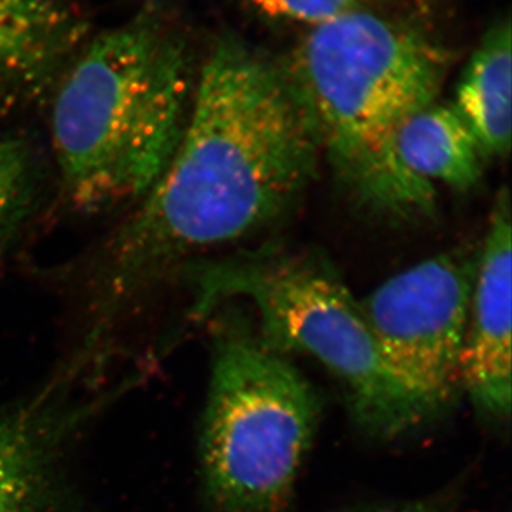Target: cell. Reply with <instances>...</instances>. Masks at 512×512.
Returning a JSON list of instances; mask_svg holds the SVG:
<instances>
[{"mask_svg": "<svg viewBox=\"0 0 512 512\" xmlns=\"http://www.w3.org/2000/svg\"><path fill=\"white\" fill-rule=\"evenodd\" d=\"M311 384L261 339L224 326L214 340L201 431L205 490L221 512H279L319 424Z\"/></svg>", "mask_w": 512, "mask_h": 512, "instance_id": "5b68a950", "label": "cell"}, {"mask_svg": "<svg viewBox=\"0 0 512 512\" xmlns=\"http://www.w3.org/2000/svg\"><path fill=\"white\" fill-rule=\"evenodd\" d=\"M76 23L56 0H0V69H20L57 52Z\"/></svg>", "mask_w": 512, "mask_h": 512, "instance_id": "8fae6325", "label": "cell"}, {"mask_svg": "<svg viewBox=\"0 0 512 512\" xmlns=\"http://www.w3.org/2000/svg\"><path fill=\"white\" fill-rule=\"evenodd\" d=\"M59 429L32 412L0 414V512H47Z\"/></svg>", "mask_w": 512, "mask_h": 512, "instance_id": "30bf717a", "label": "cell"}, {"mask_svg": "<svg viewBox=\"0 0 512 512\" xmlns=\"http://www.w3.org/2000/svg\"><path fill=\"white\" fill-rule=\"evenodd\" d=\"M320 158L318 128L284 60L222 37L201 67L167 170L111 241L104 312L184 255L284 217L315 180Z\"/></svg>", "mask_w": 512, "mask_h": 512, "instance_id": "6da1fadb", "label": "cell"}, {"mask_svg": "<svg viewBox=\"0 0 512 512\" xmlns=\"http://www.w3.org/2000/svg\"><path fill=\"white\" fill-rule=\"evenodd\" d=\"M366 0H248L249 5L271 19L305 23L309 28L365 8Z\"/></svg>", "mask_w": 512, "mask_h": 512, "instance_id": "4fadbf2b", "label": "cell"}, {"mask_svg": "<svg viewBox=\"0 0 512 512\" xmlns=\"http://www.w3.org/2000/svg\"><path fill=\"white\" fill-rule=\"evenodd\" d=\"M190 284L200 318L232 299L251 302L262 342L328 367L345 384L353 416L367 433L392 439L437 413L394 372L360 299L326 262L265 248L194 265Z\"/></svg>", "mask_w": 512, "mask_h": 512, "instance_id": "277c9868", "label": "cell"}, {"mask_svg": "<svg viewBox=\"0 0 512 512\" xmlns=\"http://www.w3.org/2000/svg\"><path fill=\"white\" fill-rule=\"evenodd\" d=\"M35 190L29 148L18 138L0 136V254L28 214Z\"/></svg>", "mask_w": 512, "mask_h": 512, "instance_id": "7c38bea8", "label": "cell"}, {"mask_svg": "<svg viewBox=\"0 0 512 512\" xmlns=\"http://www.w3.org/2000/svg\"><path fill=\"white\" fill-rule=\"evenodd\" d=\"M477 256L460 251L431 256L360 299L387 362L436 412L460 387Z\"/></svg>", "mask_w": 512, "mask_h": 512, "instance_id": "8992f818", "label": "cell"}, {"mask_svg": "<svg viewBox=\"0 0 512 512\" xmlns=\"http://www.w3.org/2000/svg\"><path fill=\"white\" fill-rule=\"evenodd\" d=\"M284 63L346 190L383 214L430 215L436 187L404 170L394 138L436 103L446 52L412 26L360 8L311 26Z\"/></svg>", "mask_w": 512, "mask_h": 512, "instance_id": "7a4b0ae2", "label": "cell"}, {"mask_svg": "<svg viewBox=\"0 0 512 512\" xmlns=\"http://www.w3.org/2000/svg\"><path fill=\"white\" fill-rule=\"evenodd\" d=\"M394 151L407 173L457 191L476 187L488 158L453 104L424 107L397 131Z\"/></svg>", "mask_w": 512, "mask_h": 512, "instance_id": "ba28073f", "label": "cell"}, {"mask_svg": "<svg viewBox=\"0 0 512 512\" xmlns=\"http://www.w3.org/2000/svg\"><path fill=\"white\" fill-rule=\"evenodd\" d=\"M511 60V23L500 20L467 63L453 103L488 161L508 157L511 150Z\"/></svg>", "mask_w": 512, "mask_h": 512, "instance_id": "9c48e42d", "label": "cell"}, {"mask_svg": "<svg viewBox=\"0 0 512 512\" xmlns=\"http://www.w3.org/2000/svg\"><path fill=\"white\" fill-rule=\"evenodd\" d=\"M194 86L181 35L147 6L84 50L57 94L52 140L80 211L141 201L167 170Z\"/></svg>", "mask_w": 512, "mask_h": 512, "instance_id": "3957f363", "label": "cell"}, {"mask_svg": "<svg viewBox=\"0 0 512 512\" xmlns=\"http://www.w3.org/2000/svg\"><path fill=\"white\" fill-rule=\"evenodd\" d=\"M511 220L510 192L503 188L478 251L460 360V386L478 410L501 421L511 413Z\"/></svg>", "mask_w": 512, "mask_h": 512, "instance_id": "52a82bcc", "label": "cell"}, {"mask_svg": "<svg viewBox=\"0 0 512 512\" xmlns=\"http://www.w3.org/2000/svg\"><path fill=\"white\" fill-rule=\"evenodd\" d=\"M363 512H443V503L434 500L410 501L406 504L386 505Z\"/></svg>", "mask_w": 512, "mask_h": 512, "instance_id": "5bb4252c", "label": "cell"}]
</instances>
